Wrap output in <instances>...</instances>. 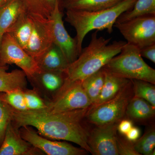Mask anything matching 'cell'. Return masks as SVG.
Instances as JSON below:
<instances>
[{
    "mask_svg": "<svg viewBox=\"0 0 155 155\" xmlns=\"http://www.w3.org/2000/svg\"><path fill=\"white\" fill-rule=\"evenodd\" d=\"M89 107L57 113L44 110L18 111L14 109L12 122L19 128L34 127L46 138L74 143L91 153L88 144L90 131L83 123Z\"/></svg>",
    "mask_w": 155,
    "mask_h": 155,
    "instance_id": "obj_1",
    "label": "cell"
},
{
    "mask_svg": "<svg viewBox=\"0 0 155 155\" xmlns=\"http://www.w3.org/2000/svg\"><path fill=\"white\" fill-rule=\"evenodd\" d=\"M97 31L92 34L87 46L82 49L76 60L68 65L64 72L66 79L81 81L95 73L119 54L126 42L114 41L111 38L98 36Z\"/></svg>",
    "mask_w": 155,
    "mask_h": 155,
    "instance_id": "obj_2",
    "label": "cell"
},
{
    "mask_svg": "<svg viewBox=\"0 0 155 155\" xmlns=\"http://www.w3.org/2000/svg\"><path fill=\"white\" fill-rule=\"evenodd\" d=\"M137 0H123L116 5L99 11H89L66 10L65 20L76 31L79 54L82 51V43L87 34L93 30L107 29L108 33L113 31V27L119 16L130 10Z\"/></svg>",
    "mask_w": 155,
    "mask_h": 155,
    "instance_id": "obj_3",
    "label": "cell"
},
{
    "mask_svg": "<svg viewBox=\"0 0 155 155\" xmlns=\"http://www.w3.org/2000/svg\"><path fill=\"white\" fill-rule=\"evenodd\" d=\"M103 68L124 78L144 81L155 84V69L143 61L138 48L127 42L120 52Z\"/></svg>",
    "mask_w": 155,
    "mask_h": 155,
    "instance_id": "obj_4",
    "label": "cell"
},
{
    "mask_svg": "<svg viewBox=\"0 0 155 155\" xmlns=\"http://www.w3.org/2000/svg\"><path fill=\"white\" fill-rule=\"evenodd\" d=\"M133 96V84L130 80L113 98L94 107L91 106L86 117L96 125L119 122L125 115L127 105Z\"/></svg>",
    "mask_w": 155,
    "mask_h": 155,
    "instance_id": "obj_5",
    "label": "cell"
},
{
    "mask_svg": "<svg viewBox=\"0 0 155 155\" xmlns=\"http://www.w3.org/2000/svg\"><path fill=\"white\" fill-rule=\"evenodd\" d=\"M92 105L84 89L81 81L65 79L63 86L54 97L47 103L45 110L51 113H61L85 109Z\"/></svg>",
    "mask_w": 155,
    "mask_h": 155,
    "instance_id": "obj_6",
    "label": "cell"
},
{
    "mask_svg": "<svg viewBox=\"0 0 155 155\" xmlns=\"http://www.w3.org/2000/svg\"><path fill=\"white\" fill-rule=\"evenodd\" d=\"M116 27L126 42L139 49L155 43V15H147L122 22H115Z\"/></svg>",
    "mask_w": 155,
    "mask_h": 155,
    "instance_id": "obj_7",
    "label": "cell"
},
{
    "mask_svg": "<svg viewBox=\"0 0 155 155\" xmlns=\"http://www.w3.org/2000/svg\"><path fill=\"white\" fill-rule=\"evenodd\" d=\"M9 64L17 65L27 77L39 69L35 60L9 33H6L3 35L0 49V66Z\"/></svg>",
    "mask_w": 155,
    "mask_h": 155,
    "instance_id": "obj_8",
    "label": "cell"
},
{
    "mask_svg": "<svg viewBox=\"0 0 155 155\" xmlns=\"http://www.w3.org/2000/svg\"><path fill=\"white\" fill-rule=\"evenodd\" d=\"M19 129L22 138L46 154L84 155L88 153L85 150L76 147L68 143L46 138L39 134L31 126H24L20 127Z\"/></svg>",
    "mask_w": 155,
    "mask_h": 155,
    "instance_id": "obj_9",
    "label": "cell"
},
{
    "mask_svg": "<svg viewBox=\"0 0 155 155\" xmlns=\"http://www.w3.org/2000/svg\"><path fill=\"white\" fill-rule=\"evenodd\" d=\"M61 1L56 4L51 18L52 21L53 42L61 49L69 64L74 62L79 56L77 41L67 32L63 20Z\"/></svg>",
    "mask_w": 155,
    "mask_h": 155,
    "instance_id": "obj_10",
    "label": "cell"
},
{
    "mask_svg": "<svg viewBox=\"0 0 155 155\" xmlns=\"http://www.w3.org/2000/svg\"><path fill=\"white\" fill-rule=\"evenodd\" d=\"M30 15L32 20V30L25 50L35 60L42 54L53 43L52 21L51 18L47 19L36 15Z\"/></svg>",
    "mask_w": 155,
    "mask_h": 155,
    "instance_id": "obj_11",
    "label": "cell"
},
{
    "mask_svg": "<svg viewBox=\"0 0 155 155\" xmlns=\"http://www.w3.org/2000/svg\"><path fill=\"white\" fill-rule=\"evenodd\" d=\"M119 122L97 125L89 132L88 144L94 155H119L117 147Z\"/></svg>",
    "mask_w": 155,
    "mask_h": 155,
    "instance_id": "obj_12",
    "label": "cell"
},
{
    "mask_svg": "<svg viewBox=\"0 0 155 155\" xmlns=\"http://www.w3.org/2000/svg\"><path fill=\"white\" fill-rule=\"evenodd\" d=\"M27 78L33 88L47 103L54 97L62 87L66 75L64 72L39 69Z\"/></svg>",
    "mask_w": 155,
    "mask_h": 155,
    "instance_id": "obj_13",
    "label": "cell"
},
{
    "mask_svg": "<svg viewBox=\"0 0 155 155\" xmlns=\"http://www.w3.org/2000/svg\"><path fill=\"white\" fill-rule=\"evenodd\" d=\"M43 152L22 138L19 128L9 123L0 146V155H37Z\"/></svg>",
    "mask_w": 155,
    "mask_h": 155,
    "instance_id": "obj_14",
    "label": "cell"
},
{
    "mask_svg": "<svg viewBox=\"0 0 155 155\" xmlns=\"http://www.w3.org/2000/svg\"><path fill=\"white\" fill-rule=\"evenodd\" d=\"M40 69L64 72L69 65L61 49L54 44L35 59Z\"/></svg>",
    "mask_w": 155,
    "mask_h": 155,
    "instance_id": "obj_15",
    "label": "cell"
},
{
    "mask_svg": "<svg viewBox=\"0 0 155 155\" xmlns=\"http://www.w3.org/2000/svg\"><path fill=\"white\" fill-rule=\"evenodd\" d=\"M27 11L21 0H11L0 9V33H7L19 17Z\"/></svg>",
    "mask_w": 155,
    "mask_h": 155,
    "instance_id": "obj_16",
    "label": "cell"
},
{
    "mask_svg": "<svg viewBox=\"0 0 155 155\" xmlns=\"http://www.w3.org/2000/svg\"><path fill=\"white\" fill-rule=\"evenodd\" d=\"M104 70L105 77L104 85L97 99L91 105L92 107L98 105L113 98L130 81V79L120 77Z\"/></svg>",
    "mask_w": 155,
    "mask_h": 155,
    "instance_id": "obj_17",
    "label": "cell"
},
{
    "mask_svg": "<svg viewBox=\"0 0 155 155\" xmlns=\"http://www.w3.org/2000/svg\"><path fill=\"white\" fill-rule=\"evenodd\" d=\"M6 66H0V93L26 88L27 78L25 72L19 69L8 72Z\"/></svg>",
    "mask_w": 155,
    "mask_h": 155,
    "instance_id": "obj_18",
    "label": "cell"
},
{
    "mask_svg": "<svg viewBox=\"0 0 155 155\" xmlns=\"http://www.w3.org/2000/svg\"><path fill=\"white\" fill-rule=\"evenodd\" d=\"M123 0H62V9L93 11L108 8Z\"/></svg>",
    "mask_w": 155,
    "mask_h": 155,
    "instance_id": "obj_19",
    "label": "cell"
},
{
    "mask_svg": "<svg viewBox=\"0 0 155 155\" xmlns=\"http://www.w3.org/2000/svg\"><path fill=\"white\" fill-rule=\"evenodd\" d=\"M32 30V20L30 14L27 11L19 17L7 33L25 50L28 45Z\"/></svg>",
    "mask_w": 155,
    "mask_h": 155,
    "instance_id": "obj_20",
    "label": "cell"
},
{
    "mask_svg": "<svg viewBox=\"0 0 155 155\" xmlns=\"http://www.w3.org/2000/svg\"><path fill=\"white\" fill-rule=\"evenodd\" d=\"M155 108L146 100L133 96L127 105L125 114L137 120L150 119L154 116Z\"/></svg>",
    "mask_w": 155,
    "mask_h": 155,
    "instance_id": "obj_21",
    "label": "cell"
},
{
    "mask_svg": "<svg viewBox=\"0 0 155 155\" xmlns=\"http://www.w3.org/2000/svg\"><path fill=\"white\" fill-rule=\"evenodd\" d=\"M150 15H155V0H137L132 8L122 13L116 22Z\"/></svg>",
    "mask_w": 155,
    "mask_h": 155,
    "instance_id": "obj_22",
    "label": "cell"
},
{
    "mask_svg": "<svg viewBox=\"0 0 155 155\" xmlns=\"http://www.w3.org/2000/svg\"><path fill=\"white\" fill-rule=\"evenodd\" d=\"M105 77V71L103 68L82 81V87L90 100L92 105L96 101L101 93Z\"/></svg>",
    "mask_w": 155,
    "mask_h": 155,
    "instance_id": "obj_23",
    "label": "cell"
},
{
    "mask_svg": "<svg viewBox=\"0 0 155 155\" xmlns=\"http://www.w3.org/2000/svg\"><path fill=\"white\" fill-rule=\"evenodd\" d=\"M27 12L32 15H36L50 19L59 0H21ZM61 1V0H60Z\"/></svg>",
    "mask_w": 155,
    "mask_h": 155,
    "instance_id": "obj_24",
    "label": "cell"
},
{
    "mask_svg": "<svg viewBox=\"0 0 155 155\" xmlns=\"http://www.w3.org/2000/svg\"><path fill=\"white\" fill-rule=\"evenodd\" d=\"M134 96L141 98L155 107V84L144 81L133 79Z\"/></svg>",
    "mask_w": 155,
    "mask_h": 155,
    "instance_id": "obj_25",
    "label": "cell"
},
{
    "mask_svg": "<svg viewBox=\"0 0 155 155\" xmlns=\"http://www.w3.org/2000/svg\"><path fill=\"white\" fill-rule=\"evenodd\" d=\"M134 149L140 155H155V130L150 128L139 139L134 142Z\"/></svg>",
    "mask_w": 155,
    "mask_h": 155,
    "instance_id": "obj_26",
    "label": "cell"
},
{
    "mask_svg": "<svg viewBox=\"0 0 155 155\" xmlns=\"http://www.w3.org/2000/svg\"><path fill=\"white\" fill-rule=\"evenodd\" d=\"M23 89H17L5 93H1L3 100L16 110H28L25 104Z\"/></svg>",
    "mask_w": 155,
    "mask_h": 155,
    "instance_id": "obj_27",
    "label": "cell"
},
{
    "mask_svg": "<svg viewBox=\"0 0 155 155\" xmlns=\"http://www.w3.org/2000/svg\"><path fill=\"white\" fill-rule=\"evenodd\" d=\"M25 104L28 110H40L47 108V102L35 89L23 90Z\"/></svg>",
    "mask_w": 155,
    "mask_h": 155,
    "instance_id": "obj_28",
    "label": "cell"
},
{
    "mask_svg": "<svg viewBox=\"0 0 155 155\" xmlns=\"http://www.w3.org/2000/svg\"><path fill=\"white\" fill-rule=\"evenodd\" d=\"M14 109L3 100L0 93V146L2 143L7 127L12 121Z\"/></svg>",
    "mask_w": 155,
    "mask_h": 155,
    "instance_id": "obj_29",
    "label": "cell"
},
{
    "mask_svg": "<svg viewBox=\"0 0 155 155\" xmlns=\"http://www.w3.org/2000/svg\"><path fill=\"white\" fill-rule=\"evenodd\" d=\"M117 147L119 155H140L136 151L134 142L120 138L117 136Z\"/></svg>",
    "mask_w": 155,
    "mask_h": 155,
    "instance_id": "obj_30",
    "label": "cell"
},
{
    "mask_svg": "<svg viewBox=\"0 0 155 155\" xmlns=\"http://www.w3.org/2000/svg\"><path fill=\"white\" fill-rule=\"evenodd\" d=\"M141 57L155 63V43L139 49Z\"/></svg>",
    "mask_w": 155,
    "mask_h": 155,
    "instance_id": "obj_31",
    "label": "cell"
},
{
    "mask_svg": "<svg viewBox=\"0 0 155 155\" xmlns=\"http://www.w3.org/2000/svg\"><path fill=\"white\" fill-rule=\"evenodd\" d=\"M132 127L133 123L130 120H122L118 123L117 130H119V133L121 134L125 135Z\"/></svg>",
    "mask_w": 155,
    "mask_h": 155,
    "instance_id": "obj_32",
    "label": "cell"
},
{
    "mask_svg": "<svg viewBox=\"0 0 155 155\" xmlns=\"http://www.w3.org/2000/svg\"><path fill=\"white\" fill-rule=\"evenodd\" d=\"M140 131L137 127H132L125 136L126 139L130 141L134 142L137 140L140 136Z\"/></svg>",
    "mask_w": 155,
    "mask_h": 155,
    "instance_id": "obj_33",
    "label": "cell"
},
{
    "mask_svg": "<svg viewBox=\"0 0 155 155\" xmlns=\"http://www.w3.org/2000/svg\"><path fill=\"white\" fill-rule=\"evenodd\" d=\"M11 0H0V9L7 5Z\"/></svg>",
    "mask_w": 155,
    "mask_h": 155,
    "instance_id": "obj_34",
    "label": "cell"
},
{
    "mask_svg": "<svg viewBox=\"0 0 155 155\" xmlns=\"http://www.w3.org/2000/svg\"><path fill=\"white\" fill-rule=\"evenodd\" d=\"M3 35L0 33V49H1V44H2V40Z\"/></svg>",
    "mask_w": 155,
    "mask_h": 155,
    "instance_id": "obj_35",
    "label": "cell"
},
{
    "mask_svg": "<svg viewBox=\"0 0 155 155\" xmlns=\"http://www.w3.org/2000/svg\"><path fill=\"white\" fill-rule=\"evenodd\" d=\"M61 1H62V0H61Z\"/></svg>",
    "mask_w": 155,
    "mask_h": 155,
    "instance_id": "obj_36",
    "label": "cell"
}]
</instances>
